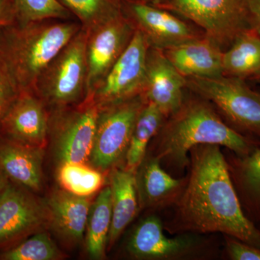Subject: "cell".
Returning a JSON list of instances; mask_svg holds the SVG:
<instances>
[{"label": "cell", "instance_id": "cell-10", "mask_svg": "<svg viewBox=\"0 0 260 260\" xmlns=\"http://www.w3.org/2000/svg\"><path fill=\"white\" fill-rule=\"evenodd\" d=\"M150 48L146 38L136 29L128 47L93 92L98 107L143 95Z\"/></svg>", "mask_w": 260, "mask_h": 260}, {"label": "cell", "instance_id": "cell-11", "mask_svg": "<svg viewBox=\"0 0 260 260\" xmlns=\"http://www.w3.org/2000/svg\"><path fill=\"white\" fill-rule=\"evenodd\" d=\"M135 25L122 15L87 30V95L93 93L128 47Z\"/></svg>", "mask_w": 260, "mask_h": 260}, {"label": "cell", "instance_id": "cell-14", "mask_svg": "<svg viewBox=\"0 0 260 260\" xmlns=\"http://www.w3.org/2000/svg\"><path fill=\"white\" fill-rule=\"evenodd\" d=\"M185 88V77L176 69L164 51L150 47L143 93L145 101L156 106L167 118L182 105Z\"/></svg>", "mask_w": 260, "mask_h": 260}, {"label": "cell", "instance_id": "cell-22", "mask_svg": "<svg viewBox=\"0 0 260 260\" xmlns=\"http://www.w3.org/2000/svg\"><path fill=\"white\" fill-rule=\"evenodd\" d=\"M223 75L246 80L260 77V36L249 29L241 32L223 52Z\"/></svg>", "mask_w": 260, "mask_h": 260}, {"label": "cell", "instance_id": "cell-34", "mask_svg": "<svg viewBox=\"0 0 260 260\" xmlns=\"http://www.w3.org/2000/svg\"><path fill=\"white\" fill-rule=\"evenodd\" d=\"M140 1L146 2V3H150V4L157 5L160 4L165 0H140Z\"/></svg>", "mask_w": 260, "mask_h": 260}, {"label": "cell", "instance_id": "cell-36", "mask_svg": "<svg viewBox=\"0 0 260 260\" xmlns=\"http://www.w3.org/2000/svg\"><path fill=\"white\" fill-rule=\"evenodd\" d=\"M257 227L259 228V229L260 230V222L259 223L257 224Z\"/></svg>", "mask_w": 260, "mask_h": 260}, {"label": "cell", "instance_id": "cell-19", "mask_svg": "<svg viewBox=\"0 0 260 260\" xmlns=\"http://www.w3.org/2000/svg\"><path fill=\"white\" fill-rule=\"evenodd\" d=\"M225 158L243 210L257 226L260 222V148L245 156L232 153Z\"/></svg>", "mask_w": 260, "mask_h": 260}, {"label": "cell", "instance_id": "cell-30", "mask_svg": "<svg viewBox=\"0 0 260 260\" xmlns=\"http://www.w3.org/2000/svg\"><path fill=\"white\" fill-rule=\"evenodd\" d=\"M18 94L3 70L0 69V123Z\"/></svg>", "mask_w": 260, "mask_h": 260}, {"label": "cell", "instance_id": "cell-31", "mask_svg": "<svg viewBox=\"0 0 260 260\" xmlns=\"http://www.w3.org/2000/svg\"><path fill=\"white\" fill-rule=\"evenodd\" d=\"M15 22L14 0H0V32Z\"/></svg>", "mask_w": 260, "mask_h": 260}, {"label": "cell", "instance_id": "cell-21", "mask_svg": "<svg viewBox=\"0 0 260 260\" xmlns=\"http://www.w3.org/2000/svg\"><path fill=\"white\" fill-rule=\"evenodd\" d=\"M110 175L112 190V220L108 246L112 247L126 228L134 220L140 205L135 180V171L112 169Z\"/></svg>", "mask_w": 260, "mask_h": 260}, {"label": "cell", "instance_id": "cell-2", "mask_svg": "<svg viewBox=\"0 0 260 260\" xmlns=\"http://www.w3.org/2000/svg\"><path fill=\"white\" fill-rule=\"evenodd\" d=\"M196 95L185 97L153 139L154 148L150 153L165 170L182 174L189 165V151L197 145H218L238 156L260 148L259 140L239 133L220 117L211 103Z\"/></svg>", "mask_w": 260, "mask_h": 260}, {"label": "cell", "instance_id": "cell-7", "mask_svg": "<svg viewBox=\"0 0 260 260\" xmlns=\"http://www.w3.org/2000/svg\"><path fill=\"white\" fill-rule=\"evenodd\" d=\"M157 6L198 25L223 51L241 32L252 29L246 0H165Z\"/></svg>", "mask_w": 260, "mask_h": 260}, {"label": "cell", "instance_id": "cell-27", "mask_svg": "<svg viewBox=\"0 0 260 260\" xmlns=\"http://www.w3.org/2000/svg\"><path fill=\"white\" fill-rule=\"evenodd\" d=\"M14 3L16 22L22 25L70 16L58 0H14Z\"/></svg>", "mask_w": 260, "mask_h": 260}, {"label": "cell", "instance_id": "cell-23", "mask_svg": "<svg viewBox=\"0 0 260 260\" xmlns=\"http://www.w3.org/2000/svg\"><path fill=\"white\" fill-rule=\"evenodd\" d=\"M112 220V190L107 186L99 192L89 211L86 247L92 259H102L105 256Z\"/></svg>", "mask_w": 260, "mask_h": 260}, {"label": "cell", "instance_id": "cell-28", "mask_svg": "<svg viewBox=\"0 0 260 260\" xmlns=\"http://www.w3.org/2000/svg\"><path fill=\"white\" fill-rule=\"evenodd\" d=\"M61 253L46 233H39L2 254L5 260H54Z\"/></svg>", "mask_w": 260, "mask_h": 260}, {"label": "cell", "instance_id": "cell-6", "mask_svg": "<svg viewBox=\"0 0 260 260\" xmlns=\"http://www.w3.org/2000/svg\"><path fill=\"white\" fill-rule=\"evenodd\" d=\"M164 223L156 215L141 220L126 243L131 257L143 260H191L213 257L215 246L202 234H177L169 237Z\"/></svg>", "mask_w": 260, "mask_h": 260}, {"label": "cell", "instance_id": "cell-16", "mask_svg": "<svg viewBox=\"0 0 260 260\" xmlns=\"http://www.w3.org/2000/svg\"><path fill=\"white\" fill-rule=\"evenodd\" d=\"M135 180L140 208H164L177 201L186 177H174L162 168L158 158L147 152L135 171Z\"/></svg>", "mask_w": 260, "mask_h": 260}, {"label": "cell", "instance_id": "cell-5", "mask_svg": "<svg viewBox=\"0 0 260 260\" xmlns=\"http://www.w3.org/2000/svg\"><path fill=\"white\" fill-rule=\"evenodd\" d=\"M186 78V88L211 103L227 124L241 134L260 140V93L245 80L225 75L213 79Z\"/></svg>", "mask_w": 260, "mask_h": 260}, {"label": "cell", "instance_id": "cell-20", "mask_svg": "<svg viewBox=\"0 0 260 260\" xmlns=\"http://www.w3.org/2000/svg\"><path fill=\"white\" fill-rule=\"evenodd\" d=\"M48 215L56 232L70 242L81 240L87 226L90 201L67 191H56L47 201Z\"/></svg>", "mask_w": 260, "mask_h": 260}, {"label": "cell", "instance_id": "cell-8", "mask_svg": "<svg viewBox=\"0 0 260 260\" xmlns=\"http://www.w3.org/2000/svg\"><path fill=\"white\" fill-rule=\"evenodd\" d=\"M146 102L143 95L99 108L90 160L101 171L114 169L125 159L135 122Z\"/></svg>", "mask_w": 260, "mask_h": 260}, {"label": "cell", "instance_id": "cell-32", "mask_svg": "<svg viewBox=\"0 0 260 260\" xmlns=\"http://www.w3.org/2000/svg\"><path fill=\"white\" fill-rule=\"evenodd\" d=\"M251 28L260 36V0H246Z\"/></svg>", "mask_w": 260, "mask_h": 260}, {"label": "cell", "instance_id": "cell-24", "mask_svg": "<svg viewBox=\"0 0 260 260\" xmlns=\"http://www.w3.org/2000/svg\"><path fill=\"white\" fill-rule=\"evenodd\" d=\"M166 117L156 106L146 102L135 122L125 160L126 169L136 171L143 161L149 144L158 133Z\"/></svg>", "mask_w": 260, "mask_h": 260}, {"label": "cell", "instance_id": "cell-35", "mask_svg": "<svg viewBox=\"0 0 260 260\" xmlns=\"http://www.w3.org/2000/svg\"><path fill=\"white\" fill-rule=\"evenodd\" d=\"M256 80H257V81L259 82V83H260V77H259V78H256Z\"/></svg>", "mask_w": 260, "mask_h": 260}, {"label": "cell", "instance_id": "cell-9", "mask_svg": "<svg viewBox=\"0 0 260 260\" xmlns=\"http://www.w3.org/2000/svg\"><path fill=\"white\" fill-rule=\"evenodd\" d=\"M98 114L99 107L93 93L87 95L74 109H56L49 124L54 129L56 158L61 164H85L90 160Z\"/></svg>", "mask_w": 260, "mask_h": 260}, {"label": "cell", "instance_id": "cell-12", "mask_svg": "<svg viewBox=\"0 0 260 260\" xmlns=\"http://www.w3.org/2000/svg\"><path fill=\"white\" fill-rule=\"evenodd\" d=\"M123 12L150 47L165 51L200 35L172 12L140 0H122Z\"/></svg>", "mask_w": 260, "mask_h": 260}, {"label": "cell", "instance_id": "cell-17", "mask_svg": "<svg viewBox=\"0 0 260 260\" xmlns=\"http://www.w3.org/2000/svg\"><path fill=\"white\" fill-rule=\"evenodd\" d=\"M162 51L185 78L213 79L223 75V50L207 36L196 38Z\"/></svg>", "mask_w": 260, "mask_h": 260}, {"label": "cell", "instance_id": "cell-1", "mask_svg": "<svg viewBox=\"0 0 260 260\" xmlns=\"http://www.w3.org/2000/svg\"><path fill=\"white\" fill-rule=\"evenodd\" d=\"M189 158L185 186L173 205L174 215L164 224L165 231L219 233L260 248V230L243 210L220 146L197 145Z\"/></svg>", "mask_w": 260, "mask_h": 260}, {"label": "cell", "instance_id": "cell-3", "mask_svg": "<svg viewBox=\"0 0 260 260\" xmlns=\"http://www.w3.org/2000/svg\"><path fill=\"white\" fill-rule=\"evenodd\" d=\"M80 28L77 23L51 20L15 22L0 32V69L18 93H35L43 71Z\"/></svg>", "mask_w": 260, "mask_h": 260}, {"label": "cell", "instance_id": "cell-4", "mask_svg": "<svg viewBox=\"0 0 260 260\" xmlns=\"http://www.w3.org/2000/svg\"><path fill=\"white\" fill-rule=\"evenodd\" d=\"M88 31L82 28L63 47L37 80L35 93L56 109L79 104L86 97Z\"/></svg>", "mask_w": 260, "mask_h": 260}, {"label": "cell", "instance_id": "cell-13", "mask_svg": "<svg viewBox=\"0 0 260 260\" xmlns=\"http://www.w3.org/2000/svg\"><path fill=\"white\" fill-rule=\"evenodd\" d=\"M47 217V208L23 186L8 182L0 191V246L37 230Z\"/></svg>", "mask_w": 260, "mask_h": 260}, {"label": "cell", "instance_id": "cell-15", "mask_svg": "<svg viewBox=\"0 0 260 260\" xmlns=\"http://www.w3.org/2000/svg\"><path fill=\"white\" fill-rule=\"evenodd\" d=\"M0 128L8 139L30 146H44L49 128L45 103L34 92H20Z\"/></svg>", "mask_w": 260, "mask_h": 260}, {"label": "cell", "instance_id": "cell-33", "mask_svg": "<svg viewBox=\"0 0 260 260\" xmlns=\"http://www.w3.org/2000/svg\"><path fill=\"white\" fill-rule=\"evenodd\" d=\"M8 183V177L3 172V169L0 167V191L3 190V188L7 185Z\"/></svg>", "mask_w": 260, "mask_h": 260}, {"label": "cell", "instance_id": "cell-26", "mask_svg": "<svg viewBox=\"0 0 260 260\" xmlns=\"http://www.w3.org/2000/svg\"><path fill=\"white\" fill-rule=\"evenodd\" d=\"M58 180L65 191L78 196L87 197L102 187L104 176L84 164L66 162L59 167Z\"/></svg>", "mask_w": 260, "mask_h": 260}, {"label": "cell", "instance_id": "cell-25", "mask_svg": "<svg viewBox=\"0 0 260 260\" xmlns=\"http://www.w3.org/2000/svg\"><path fill=\"white\" fill-rule=\"evenodd\" d=\"M88 30L122 15V0H58Z\"/></svg>", "mask_w": 260, "mask_h": 260}, {"label": "cell", "instance_id": "cell-29", "mask_svg": "<svg viewBox=\"0 0 260 260\" xmlns=\"http://www.w3.org/2000/svg\"><path fill=\"white\" fill-rule=\"evenodd\" d=\"M225 253L229 259L260 260V248L224 235Z\"/></svg>", "mask_w": 260, "mask_h": 260}, {"label": "cell", "instance_id": "cell-18", "mask_svg": "<svg viewBox=\"0 0 260 260\" xmlns=\"http://www.w3.org/2000/svg\"><path fill=\"white\" fill-rule=\"evenodd\" d=\"M42 147L5 138L0 141V167L7 177L24 187L39 190L42 184Z\"/></svg>", "mask_w": 260, "mask_h": 260}]
</instances>
